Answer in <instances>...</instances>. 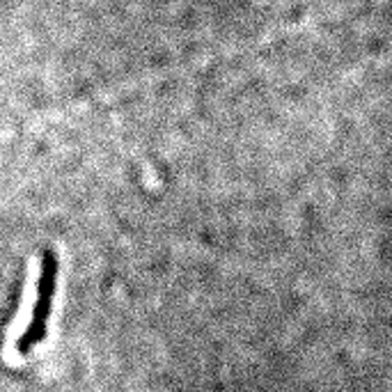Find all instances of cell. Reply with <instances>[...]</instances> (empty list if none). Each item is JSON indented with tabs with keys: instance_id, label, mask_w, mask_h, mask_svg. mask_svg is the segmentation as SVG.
Segmentation results:
<instances>
[{
	"instance_id": "obj_1",
	"label": "cell",
	"mask_w": 392,
	"mask_h": 392,
	"mask_svg": "<svg viewBox=\"0 0 392 392\" xmlns=\"http://www.w3.org/2000/svg\"><path fill=\"white\" fill-rule=\"evenodd\" d=\"M56 276H58V264H56V257L49 252V255H44V262H42L39 296H37V305H35L32 321L28 326V331H25V335L19 340V351H23V353L30 351L32 346L44 337V333H47L53 294H56Z\"/></svg>"
}]
</instances>
